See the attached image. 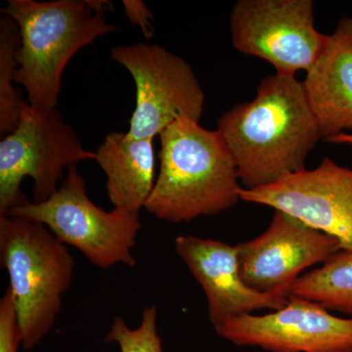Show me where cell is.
I'll return each instance as SVG.
<instances>
[{"mask_svg": "<svg viewBox=\"0 0 352 352\" xmlns=\"http://www.w3.org/2000/svg\"><path fill=\"white\" fill-rule=\"evenodd\" d=\"M21 46L19 28L11 18H0V134L11 133L19 124L25 101L14 87Z\"/></svg>", "mask_w": 352, "mask_h": 352, "instance_id": "16", "label": "cell"}, {"mask_svg": "<svg viewBox=\"0 0 352 352\" xmlns=\"http://www.w3.org/2000/svg\"><path fill=\"white\" fill-rule=\"evenodd\" d=\"M153 140L112 132L95 152V162L105 173L107 195L113 208L136 212L145 208L157 178Z\"/></svg>", "mask_w": 352, "mask_h": 352, "instance_id": "14", "label": "cell"}, {"mask_svg": "<svg viewBox=\"0 0 352 352\" xmlns=\"http://www.w3.org/2000/svg\"><path fill=\"white\" fill-rule=\"evenodd\" d=\"M241 201L274 208L339 241L352 252V170L326 157L266 186L241 190Z\"/></svg>", "mask_w": 352, "mask_h": 352, "instance_id": "9", "label": "cell"}, {"mask_svg": "<svg viewBox=\"0 0 352 352\" xmlns=\"http://www.w3.org/2000/svg\"><path fill=\"white\" fill-rule=\"evenodd\" d=\"M122 6L124 14L132 24L138 25L143 34L147 39L154 36V27L152 22L154 20L153 14L144 2L141 0H124Z\"/></svg>", "mask_w": 352, "mask_h": 352, "instance_id": "19", "label": "cell"}, {"mask_svg": "<svg viewBox=\"0 0 352 352\" xmlns=\"http://www.w3.org/2000/svg\"><path fill=\"white\" fill-rule=\"evenodd\" d=\"M327 142L333 143V144L352 145V133L339 134V135L328 139Z\"/></svg>", "mask_w": 352, "mask_h": 352, "instance_id": "20", "label": "cell"}, {"mask_svg": "<svg viewBox=\"0 0 352 352\" xmlns=\"http://www.w3.org/2000/svg\"><path fill=\"white\" fill-rule=\"evenodd\" d=\"M160 171L145 208L157 219L190 222L233 208L243 189L223 139L190 120L160 135Z\"/></svg>", "mask_w": 352, "mask_h": 352, "instance_id": "2", "label": "cell"}, {"mask_svg": "<svg viewBox=\"0 0 352 352\" xmlns=\"http://www.w3.org/2000/svg\"><path fill=\"white\" fill-rule=\"evenodd\" d=\"M236 346L270 352H352V318H340L305 298L291 296L281 309L245 314L214 327Z\"/></svg>", "mask_w": 352, "mask_h": 352, "instance_id": "11", "label": "cell"}, {"mask_svg": "<svg viewBox=\"0 0 352 352\" xmlns=\"http://www.w3.org/2000/svg\"><path fill=\"white\" fill-rule=\"evenodd\" d=\"M157 310L155 305L143 309L138 328H131L122 317H115L105 340L119 346L120 352H164L157 333Z\"/></svg>", "mask_w": 352, "mask_h": 352, "instance_id": "17", "label": "cell"}, {"mask_svg": "<svg viewBox=\"0 0 352 352\" xmlns=\"http://www.w3.org/2000/svg\"><path fill=\"white\" fill-rule=\"evenodd\" d=\"M96 160L56 109L38 110L25 102L19 124L0 142V215L30 201L21 186L31 177L32 203L50 199L59 188L65 168Z\"/></svg>", "mask_w": 352, "mask_h": 352, "instance_id": "5", "label": "cell"}, {"mask_svg": "<svg viewBox=\"0 0 352 352\" xmlns=\"http://www.w3.org/2000/svg\"><path fill=\"white\" fill-rule=\"evenodd\" d=\"M175 251L207 296L208 319L217 327L256 310L281 309L289 298L259 293L240 274L237 245L195 236H178Z\"/></svg>", "mask_w": 352, "mask_h": 352, "instance_id": "12", "label": "cell"}, {"mask_svg": "<svg viewBox=\"0 0 352 352\" xmlns=\"http://www.w3.org/2000/svg\"><path fill=\"white\" fill-rule=\"evenodd\" d=\"M107 0H9L1 12L19 28L21 46L15 83L38 110L57 107L65 69L76 53L116 31Z\"/></svg>", "mask_w": 352, "mask_h": 352, "instance_id": "3", "label": "cell"}, {"mask_svg": "<svg viewBox=\"0 0 352 352\" xmlns=\"http://www.w3.org/2000/svg\"><path fill=\"white\" fill-rule=\"evenodd\" d=\"M230 34L239 52L265 60L284 76L307 73L329 41L315 28L311 0H240L230 12Z\"/></svg>", "mask_w": 352, "mask_h": 352, "instance_id": "8", "label": "cell"}, {"mask_svg": "<svg viewBox=\"0 0 352 352\" xmlns=\"http://www.w3.org/2000/svg\"><path fill=\"white\" fill-rule=\"evenodd\" d=\"M217 131L232 157L244 189H256L305 168L322 138L302 82L271 75L252 101L221 116Z\"/></svg>", "mask_w": 352, "mask_h": 352, "instance_id": "1", "label": "cell"}, {"mask_svg": "<svg viewBox=\"0 0 352 352\" xmlns=\"http://www.w3.org/2000/svg\"><path fill=\"white\" fill-rule=\"evenodd\" d=\"M111 56L129 72L135 83V109L126 131L129 136L154 139L177 120L200 122L205 94L183 58L149 43L117 46Z\"/></svg>", "mask_w": 352, "mask_h": 352, "instance_id": "7", "label": "cell"}, {"mask_svg": "<svg viewBox=\"0 0 352 352\" xmlns=\"http://www.w3.org/2000/svg\"><path fill=\"white\" fill-rule=\"evenodd\" d=\"M324 140L352 131V18L342 17L302 82Z\"/></svg>", "mask_w": 352, "mask_h": 352, "instance_id": "13", "label": "cell"}, {"mask_svg": "<svg viewBox=\"0 0 352 352\" xmlns=\"http://www.w3.org/2000/svg\"><path fill=\"white\" fill-rule=\"evenodd\" d=\"M139 214L122 208L106 212L95 205L87 196L85 178L76 166H71L50 199L30 201L6 215L43 224L57 239L82 252L89 263L107 270L119 264L135 265L133 249L141 228Z\"/></svg>", "mask_w": 352, "mask_h": 352, "instance_id": "6", "label": "cell"}, {"mask_svg": "<svg viewBox=\"0 0 352 352\" xmlns=\"http://www.w3.org/2000/svg\"><path fill=\"white\" fill-rule=\"evenodd\" d=\"M22 342L15 302L7 288L0 300V352H18Z\"/></svg>", "mask_w": 352, "mask_h": 352, "instance_id": "18", "label": "cell"}, {"mask_svg": "<svg viewBox=\"0 0 352 352\" xmlns=\"http://www.w3.org/2000/svg\"><path fill=\"white\" fill-rule=\"evenodd\" d=\"M0 258L8 273L24 351L52 330L71 286L75 259L52 232L34 220L0 215Z\"/></svg>", "mask_w": 352, "mask_h": 352, "instance_id": "4", "label": "cell"}, {"mask_svg": "<svg viewBox=\"0 0 352 352\" xmlns=\"http://www.w3.org/2000/svg\"><path fill=\"white\" fill-rule=\"evenodd\" d=\"M237 247L243 281L259 293L287 298L302 271L342 251L336 238L281 212H275L265 232Z\"/></svg>", "mask_w": 352, "mask_h": 352, "instance_id": "10", "label": "cell"}, {"mask_svg": "<svg viewBox=\"0 0 352 352\" xmlns=\"http://www.w3.org/2000/svg\"><path fill=\"white\" fill-rule=\"evenodd\" d=\"M292 296L352 318V252H336L320 267L302 275L294 285Z\"/></svg>", "mask_w": 352, "mask_h": 352, "instance_id": "15", "label": "cell"}]
</instances>
